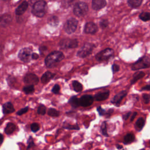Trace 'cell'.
<instances>
[{
    "mask_svg": "<svg viewBox=\"0 0 150 150\" xmlns=\"http://www.w3.org/2000/svg\"><path fill=\"white\" fill-rule=\"evenodd\" d=\"M142 90H150V86L147 85L141 89Z\"/></svg>",
    "mask_w": 150,
    "mask_h": 150,
    "instance_id": "46",
    "label": "cell"
},
{
    "mask_svg": "<svg viewBox=\"0 0 150 150\" xmlns=\"http://www.w3.org/2000/svg\"><path fill=\"white\" fill-rule=\"evenodd\" d=\"M47 114L51 117H58L59 116V112L55 109L50 108L47 110Z\"/></svg>",
    "mask_w": 150,
    "mask_h": 150,
    "instance_id": "30",
    "label": "cell"
},
{
    "mask_svg": "<svg viewBox=\"0 0 150 150\" xmlns=\"http://www.w3.org/2000/svg\"><path fill=\"white\" fill-rule=\"evenodd\" d=\"M37 113H38V114H40V115L45 114L46 113V107L43 105H40V106H39V107L38 108Z\"/></svg>",
    "mask_w": 150,
    "mask_h": 150,
    "instance_id": "32",
    "label": "cell"
},
{
    "mask_svg": "<svg viewBox=\"0 0 150 150\" xmlns=\"http://www.w3.org/2000/svg\"><path fill=\"white\" fill-rule=\"evenodd\" d=\"M94 45L91 43H86L77 53V56L81 58H84L90 55L94 49Z\"/></svg>",
    "mask_w": 150,
    "mask_h": 150,
    "instance_id": "6",
    "label": "cell"
},
{
    "mask_svg": "<svg viewBox=\"0 0 150 150\" xmlns=\"http://www.w3.org/2000/svg\"><path fill=\"white\" fill-rule=\"evenodd\" d=\"M116 147H117V148H118V149H121V148H123V146L122 145H119V144H117V145H116Z\"/></svg>",
    "mask_w": 150,
    "mask_h": 150,
    "instance_id": "49",
    "label": "cell"
},
{
    "mask_svg": "<svg viewBox=\"0 0 150 150\" xmlns=\"http://www.w3.org/2000/svg\"><path fill=\"white\" fill-rule=\"evenodd\" d=\"M39 128H40V126L38 123H32L31 126V129L33 133L37 132L39 130Z\"/></svg>",
    "mask_w": 150,
    "mask_h": 150,
    "instance_id": "34",
    "label": "cell"
},
{
    "mask_svg": "<svg viewBox=\"0 0 150 150\" xmlns=\"http://www.w3.org/2000/svg\"><path fill=\"white\" fill-rule=\"evenodd\" d=\"M1 144H2L3 143V138H4V137H3V135L2 134H1Z\"/></svg>",
    "mask_w": 150,
    "mask_h": 150,
    "instance_id": "50",
    "label": "cell"
},
{
    "mask_svg": "<svg viewBox=\"0 0 150 150\" xmlns=\"http://www.w3.org/2000/svg\"><path fill=\"white\" fill-rule=\"evenodd\" d=\"M63 128L68 130H79L80 128L78 125L75 124V125H70L69 124H68L67 123H65L63 124Z\"/></svg>",
    "mask_w": 150,
    "mask_h": 150,
    "instance_id": "31",
    "label": "cell"
},
{
    "mask_svg": "<svg viewBox=\"0 0 150 150\" xmlns=\"http://www.w3.org/2000/svg\"><path fill=\"white\" fill-rule=\"evenodd\" d=\"M135 140V135L133 133H128L125 135L124 138V142L125 144H128L133 142Z\"/></svg>",
    "mask_w": 150,
    "mask_h": 150,
    "instance_id": "26",
    "label": "cell"
},
{
    "mask_svg": "<svg viewBox=\"0 0 150 150\" xmlns=\"http://www.w3.org/2000/svg\"><path fill=\"white\" fill-rule=\"evenodd\" d=\"M150 66V60L148 57H143L135 62L131 67L133 70H138L141 69L148 68Z\"/></svg>",
    "mask_w": 150,
    "mask_h": 150,
    "instance_id": "4",
    "label": "cell"
},
{
    "mask_svg": "<svg viewBox=\"0 0 150 150\" xmlns=\"http://www.w3.org/2000/svg\"><path fill=\"white\" fill-rule=\"evenodd\" d=\"M61 48L63 49L76 48L78 46V41L76 39H64L59 42Z\"/></svg>",
    "mask_w": 150,
    "mask_h": 150,
    "instance_id": "9",
    "label": "cell"
},
{
    "mask_svg": "<svg viewBox=\"0 0 150 150\" xmlns=\"http://www.w3.org/2000/svg\"><path fill=\"white\" fill-rule=\"evenodd\" d=\"M97 110L98 112V113H99L100 116H103V115H105L106 114V112L105 111V110H104L103 109H102V107L99 106L97 108Z\"/></svg>",
    "mask_w": 150,
    "mask_h": 150,
    "instance_id": "40",
    "label": "cell"
},
{
    "mask_svg": "<svg viewBox=\"0 0 150 150\" xmlns=\"http://www.w3.org/2000/svg\"><path fill=\"white\" fill-rule=\"evenodd\" d=\"M120 70V66L116 64H114L112 66V70L113 73H116L117 72H119Z\"/></svg>",
    "mask_w": 150,
    "mask_h": 150,
    "instance_id": "42",
    "label": "cell"
},
{
    "mask_svg": "<svg viewBox=\"0 0 150 150\" xmlns=\"http://www.w3.org/2000/svg\"><path fill=\"white\" fill-rule=\"evenodd\" d=\"M109 25V21L107 20H102L100 22V27L102 29L106 28Z\"/></svg>",
    "mask_w": 150,
    "mask_h": 150,
    "instance_id": "35",
    "label": "cell"
},
{
    "mask_svg": "<svg viewBox=\"0 0 150 150\" xmlns=\"http://www.w3.org/2000/svg\"><path fill=\"white\" fill-rule=\"evenodd\" d=\"M65 58L63 54L60 51H54L49 54L45 60L46 67L52 68L61 62Z\"/></svg>",
    "mask_w": 150,
    "mask_h": 150,
    "instance_id": "1",
    "label": "cell"
},
{
    "mask_svg": "<svg viewBox=\"0 0 150 150\" xmlns=\"http://www.w3.org/2000/svg\"><path fill=\"white\" fill-rule=\"evenodd\" d=\"M23 91L27 94L33 93L35 91L34 85H28L25 86L23 88Z\"/></svg>",
    "mask_w": 150,
    "mask_h": 150,
    "instance_id": "29",
    "label": "cell"
},
{
    "mask_svg": "<svg viewBox=\"0 0 150 150\" xmlns=\"http://www.w3.org/2000/svg\"><path fill=\"white\" fill-rule=\"evenodd\" d=\"M75 1L76 0H62V4L65 7H67L71 6V4Z\"/></svg>",
    "mask_w": 150,
    "mask_h": 150,
    "instance_id": "36",
    "label": "cell"
},
{
    "mask_svg": "<svg viewBox=\"0 0 150 150\" xmlns=\"http://www.w3.org/2000/svg\"><path fill=\"white\" fill-rule=\"evenodd\" d=\"M24 82L28 85H36L38 83V77L33 73H28L24 78Z\"/></svg>",
    "mask_w": 150,
    "mask_h": 150,
    "instance_id": "10",
    "label": "cell"
},
{
    "mask_svg": "<svg viewBox=\"0 0 150 150\" xmlns=\"http://www.w3.org/2000/svg\"><path fill=\"white\" fill-rule=\"evenodd\" d=\"M109 95H110V91L109 90L103 91V92L98 93L94 95V99L97 102L104 101L109 98Z\"/></svg>",
    "mask_w": 150,
    "mask_h": 150,
    "instance_id": "15",
    "label": "cell"
},
{
    "mask_svg": "<svg viewBox=\"0 0 150 150\" xmlns=\"http://www.w3.org/2000/svg\"><path fill=\"white\" fill-rule=\"evenodd\" d=\"M139 18L142 21H144V22L148 21L150 20V13L148 12H142L140 14Z\"/></svg>",
    "mask_w": 150,
    "mask_h": 150,
    "instance_id": "28",
    "label": "cell"
},
{
    "mask_svg": "<svg viewBox=\"0 0 150 150\" xmlns=\"http://www.w3.org/2000/svg\"><path fill=\"white\" fill-rule=\"evenodd\" d=\"M113 110H114L113 109H110V110L108 111V112H106V114L109 115V116H111V114L113 113Z\"/></svg>",
    "mask_w": 150,
    "mask_h": 150,
    "instance_id": "48",
    "label": "cell"
},
{
    "mask_svg": "<svg viewBox=\"0 0 150 150\" xmlns=\"http://www.w3.org/2000/svg\"><path fill=\"white\" fill-rule=\"evenodd\" d=\"M101 131L103 135L106 136V137H108L109 135L107 134V124H106V122L105 121L102 123V126H101Z\"/></svg>",
    "mask_w": 150,
    "mask_h": 150,
    "instance_id": "33",
    "label": "cell"
},
{
    "mask_svg": "<svg viewBox=\"0 0 150 150\" xmlns=\"http://www.w3.org/2000/svg\"><path fill=\"white\" fill-rule=\"evenodd\" d=\"M106 4V0H93L92 8L95 11H98L105 7Z\"/></svg>",
    "mask_w": 150,
    "mask_h": 150,
    "instance_id": "14",
    "label": "cell"
},
{
    "mask_svg": "<svg viewBox=\"0 0 150 150\" xmlns=\"http://www.w3.org/2000/svg\"><path fill=\"white\" fill-rule=\"evenodd\" d=\"M16 129L15 125L13 123H8L7 124V126L4 130V131L6 134L9 135L13 133Z\"/></svg>",
    "mask_w": 150,
    "mask_h": 150,
    "instance_id": "20",
    "label": "cell"
},
{
    "mask_svg": "<svg viewBox=\"0 0 150 150\" xmlns=\"http://www.w3.org/2000/svg\"><path fill=\"white\" fill-rule=\"evenodd\" d=\"M47 49V47L46 46H41L40 48H39V51L40 52V54H42V52L45 51H46V50Z\"/></svg>",
    "mask_w": 150,
    "mask_h": 150,
    "instance_id": "45",
    "label": "cell"
},
{
    "mask_svg": "<svg viewBox=\"0 0 150 150\" xmlns=\"http://www.w3.org/2000/svg\"><path fill=\"white\" fill-rule=\"evenodd\" d=\"M28 110H29V107H25L22 109H21L20 110H19L18 112H17V115H18V116H21L26 113H27L28 112Z\"/></svg>",
    "mask_w": 150,
    "mask_h": 150,
    "instance_id": "37",
    "label": "cell"
},
{
    "mask_svg": "<svg viewBox=\"0 0 150 150\" xmlns=\"http://www.w3.org/2000/svg\"><path fill=\"white\" fill-rule=\"evenodd\" d=\"M3 112L4 114H8L15 112V109L11 102H7L3 105Z\"/></svg>",
    "mask_w": 150,
    "mask_h": 150,
    "instance_id": "17",
    "label": "cell"
},
{
    "mask_svg": "<svg viewBox=\"0 0 150 150\" xmlns=\"http://www.w3.org/2000/svg\"><path fill=\"white\" fill-rule=\"evenodd\" d=\"M141 150H145V149H141Z\"/></svg>",
    "mask_w": 150,
    "mask_h": 150,
    "instance_id": "51",
    "label": "cell"
},
{
    "mask_svg": "<svg viewBox=\"0 0 150 150\" xmlns=\"http://www.w3.org/2000/svg\"><path fill=\"white\" fill-rule=\"evenodd\" d=\"M72 86L74 90L76 92H80L83 90L82 84L77 80H74L72 82Z\"/></svg>",
    "mask_w": 150,
    "mask_h": 150,
    "instance_id": "27",
    "label": "cell"
},
{
    "mask_svg": "<svg viewBox=\"0 0 150 150\" xmlns=\"http://www.w3.org/2000/svg\"><path fill=\"white\" fill-rule=\"evenodd\" d=\"M94 102V98L91 95H83L80 98V106L82 107H88L91 106Z\"/></svg>",
    "mask_w": 150,
    "mask_h": 150,
    "instance_id": "11",
    "label": "cell"
},
{
    "mask_svg": "<svg viewBox=\"0 0 150 150\" xmlns=\"http://www.w3.org/2000/svg\"><path fill=\"white\" fill-rule=\"evenodd\" d=\"M145 125V120L143 118H139L135 124V128L137 131H140L142 130V128Z\"/></svg>",
    "mask_w": 150,
    "mask_h": 150,
    "instance_id": "23",
    "label": "cell"
},
{
    "mask_svg": "<svg viewBox=\"0 0 150 150\" xmlns=\"http://www.w3.org/2000/svg\"><path fill=\"white\" fill-rule=\"evenodd\" d=\"M69 103L71 105V106L74 107L76 108L80 106V98H78L76 96H72L70 99Z\"/></svg>",
    "mask_w": 150,
    "mask_h": 150,
    "instance_id": "22",
    "label": "cell"
},
{
    "mask_svg": "<svg viewBox=\"0 0 150 150\" xmlns=\"http://www.w3.org/2000/svg\"><path fill=\"white\" fill-rule=\"evenodd\" d=\"M149 6H150V4H149Z\"/></svg>",
    "mask_w": 150,
    "mask_h": 150,
    "instance_id": "53",
    "label": "cell"
},
{
    "mask_svg": "<svg viewBox=\"0 0 150 150\" xmlns=\"http://www.w3.org/2000/svg\"><path fill=\"white\" fill-rule=\"evenodd\" d=\"M59 18L56 16H52L49 18L47 20V23L49 25L52 27H57L59 24Z\"/></svg>",
    "mask_w": 150,
    "mask_h": 150,
    "instance_id": "25",
    "label": "cell"
},
{
    "mask_svg": "<svg viewBox=\"0 0 150 150\" xmlns=\"http://www.w3.org/2000/svg\"><path fill=\"white\" fill-rule=\"evenodd\" d=\"M46 3L44 0H39L36 1L33 6L32 13L33 15L42 18L43 17L46 12Z\"/></svg>",
    "mask_w": 150,
    "mask_h": 150,
    "instance_id": "2",
    "label": "cell"
},
{
    "mask_svg": "<svg viewBox=\"0 0 150 150\" xmlns=\"http://www.w3.org/2000/svg\"><path fill=\"white\" fill-rule=\"evenodd\" d=\"M131 113L130 112L127 113V114H126L123 115V119H124V120H128V119L130 117V115H131Z\"/></svg>",
    "mask_w": 150,
    "mask_h": 150,
    "instance_id": "43",
    "label": "cell"
},
{
    "mask_svg": "<svg viewBox=\"0 0 150 150\" xmlns=\"http://www.w3.org/2000/svg\"><path fill=\"white\" fill-rule=\"evenodd\" d=\"M28 8V3L27 1H24L20 6H19L15 10V14L17 15H21L27 11Z\"/></svg>",
    "mask_w": 150,
    "mask_h": 150,
    "instance_id": "18",
    "label": "cell"
},
{
    "mask_svg": "<svg viewBox=\"0 0 150 150\" xmlns=\"http://www.w3.org/2000/svg\"><path fill=\"white\" fill-rule=\"evenodd\" d=\"M38 58H39V55H38L37 54H36V53H33V54H32V59L36 60V59H38Z\"/></svg>",
    "mask_w": 150,
    "mask_h": 150,
    "instance_id": "44",
    "label": "cell"
},
{
    "mask_svg": "<svg viewBox=\"0 0 150 150\" xmlns=\"http://www.w3.org/2000/svg\"><path fill=\"white\" fill-rule=\"evenodd\" d=\"M142 0H128L129 6L133 8H138L142 4Z\"/></svg>",
    "mask_w": 150,
    "mask_h": 150,
    "instance_id": "24",
    "label": "cell"
},
{
    "mask_svg": "<svg viewBox=\"0 0 150 150\" xmlns=\"http://www.w3.org/2000/svg\"><path fill=\"white\" fill-rule=\"evenodd\" d=\"M142 98L144 100V102L145 104H148L150 100V95L148 94H143Z\"/></svg>",
    "mask_w": 150,
    "mask_h": 150,
    "instance_id": "38",
    "label": "cell"
},
{
    "mask_svg": "<svg viewBox=\"0 0 150 150\" xmlns=\"http://www.w3.org/2000/svg\"><path fill=\"white\" fill-rule=\"evenodd\" d=\"M89 11V7L86 3L83 2L77 3L73 8V13L77 17H83Z\"/></svg>",
    "mask_w": 150,
    "mask_h": 150,
    "instance_id": "3",
    "label": "cell"
},
{
    "mask_svg": "<svg viewBox=\"0 0 150 150\" xmlns=\"http://www.w3.org/2000/svg\"><path fill=\"white\" fill-rule=\"evenodd\" d=\"M12 21V17L8 14H3L1 17V27H7Z\"/></svg>",
    "mask_w": 150,
    "mask_h": 150,
    "instance_id": "16",
    "label": "cell"
},
{
    "mask_svg": "<svg viewBox=\"0 0 150 150\" xmlns=\"http://www.w3.org/2000/svg\"><path fill=\"white\" fill-rule=\"evenodd\" d=\"M145 74L144 72H136L133 77L132 80H131V84H134L135 82H137L138 80L141 79V78L144 77L145 76Z\"/></svg>",
    "mask_w": 150,
    "mask_h": 150,
    "instance_id": "21",
    "label": "cell"
},
{
    "mask_svg": "<svg viewBox=\"0 0 150 150\" xmlns=\"http://www.w3.org/2000/svg\"><path fill=\"white\" fill-rule=\"evenodd\" d=\"M127 92L126 90H123L117 94L112 100V103L115 105L116 106H119L122 100L126 96Z\"/></svg>",
    "mask_w": 150,
    "mask_h": 150,
    "instance_id": "13",
    "label": "cell"
},
{
    "mask_svg": "<svg viewBox=\"0 0 150 150\" xmlns=\"http://www.w3.org/2000/svg\"><path fill=\"white\" fill-rule=\"evenodd\" d=\"M98 31L97 25L92 22H89L86 24L84 28V32L86 34H94Z\"/></svg>",
    "mask_w": 150,
    "mask_h": 150,
    "instance_id": "12",
    "label": "cell"
},
{
    "mask_svg": "<svg viewBox=\"0 0 150 150\" xmlns=\"http://www.w3.org/2000/svg\"><path fill=\"white\" fill-rule=\"evenodd\" d=\"M55 75V74L51 73V72H45L41 77V82L43 84L47 83Z\"/></svg>",
    "mask_w": 150,
    "mask_h": 150,
    "instance_id": "19",
    "label": "cell"
},
{
    "mask_svg": "<svg viewBox=\"0 0 150 150\" xmlns=\"http://www.w3.org/2000/svg\"><path fill=\"white\" fill-rule=\"evenodd\" d=\"M4 1H7V0H4Z\"/></svg>",
    "mask_w": 150,
    "mask_h": 150,
    "instance_id": "52",
    "label": "cell"
},
{
    "mask_svg": "<svg viewBox=\"0 0 150 150\" xmlns=\"http://www.w3.org/2000/svg\"><path fill=\"white\" fill-rule=\"evenodd\" d=\"M32 50L29 47H25L20 50L18 54L19 59L25 63L29 62L31 60V58H32Z\"/></svg>",
    "mask_w": 150,
    "mask_h": 150,
    "instance_id": "8",
    "label": "cell"
},
{
    "mask_svg": "<svg viewBox=\"0 0 150 150\" xmlns=\"http://www.w3.org/2000/svg\"><path fill=\"white\" fill-rule=\"evenodd\" d=\"M60 89L61 88H60V86H59V84H55L54 86V87L52 90V91L55 94H58L60 91Z\"/></svg>",
    "mask_w": 150,
    "mask_h": 150,
    "instance_id": "41",
    "label": "cell"
},
{
    "mask_svg": "<svg viewBox=\"0 0 150 150\" xmlns=\"http://www.w3.org/2000/svg\"><path fill=\"white\" fill-rule=\"evenodd\" d=\"M28 145L27 147L28 149H30L31 147H32L35 145V144H34V142H33V138L32 137H29V138L28 140Z\"/></svg>",
    "mask_w": 150,
    "mask_h": 150,
    "instance_id": "39",
    "label": "cell"
},
{
    "mask_svg": "<svg viewBox=\"0 0 150 150\" xmlns=\"http://www.w3.org/2000/svg\"><path fill=\"white\" fill-rule=\"evenodd\" d=\"M78 25V21L74 18H69L64 24V30L68 34H72L75 32Z\"/></svg>",
    "mask_w": 150,
    "mask_h": 150,
    "instance_id": "7",
    "label": "cell"
},
{
    "mask_svg": "<svg viewBox=\"0 0 150 150\" xmlns=\"http://www.w3.org/2000/svg\"><path fill=\"white\" fill-rule=\"evenodd\" d=\"M137 114V112H134V113L133 114V115H132V116H131V121H133L134 120V119L135 118Z\"/></svg>",
    "mask_w": 150,
    "mask_h": 150,
    "instance_id": "47",
    "label": "cell"
},
{
    "mask_svg": "<svg viewBox=\"0 0 150 150\" xmlns=\"http://www.w3.org/2000/svg\"><path fill=\"white\" fill-rule=\"evenodd\" d=\"M114 55V51L111 48H107L100 52L96 55V59L98 62H104L109 60Z\"/></svg>",
    "mask_w": 150,
    "mask_h": 150,
    "instance_id": "5",
    "label": "cell"
}]
</instances>
